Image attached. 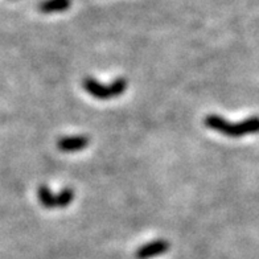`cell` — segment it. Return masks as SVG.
Returning <instances> with one entry per match:
<instances>
[{"label": "cell", "mask_w": 259, "mask_h": 259, "mask_svg": "<svg viewBox=\"0 0 259 259\" xmlns=\"http://www.w3.org/2000/svg\"><path fill=\"white\" fill-rule=\"evenodd\" d=\"M204 124L208 128L229 138H242L246 135L259 134V116H250L238 123H230L228 119L215 114L205 116Z\"/></svg>", "instance_id": "6da1fadb"}, {"label": "cell", "mask_w": 259, "mask_h": 259, "mask_svg": "<svg viewBox=\"0 0 259 259\" xmlns=\"http://www.w3.org/2000/svg\"><path fill=\"white\" fill-rule=\"evenodd\" d=\"M128 82L123 77L116 78L110 85H102L101 82L94 79L93 77H86L82 81V86L86 93H89L90 96L94 97L101 101H107V99L115 98V97L122 96L123 93L126 92Z\"/></svg>", "instance_id": "7a4b0ae2"}, {"label": "cell", "mask_w": 259, "mask_h": 259, "mask_svg": "<svg viewBox=\"0 0 259 259\" xmlns=\"http://www.w3.org/2000/svg\"><path fill=\"white\" fill-rule=\"evenodd\" d=\"M170 245L165 239H156L152 242L144 243L135 251V258L137 259H151L155 256L163 255L169 250Z\"/></svg>", "instance_id": "3957f363"}, {"label": "cell", "mask_w": 259, "mask_h": 259, "mask_svg": "<svg viewBox=\"0 0 259 259\" xmlns=\"http://www.w3.org/2000/svg\"><path fill=\"white\" fill-rule=\"evenodd\" d=\"M90 139L85 135L64 137L57 140V148L62 152H77L89 147Z\"/></svg>", "instance_id": "277c9868"}, {"label": "cell", "mask_w": 259, "mask_h": 259, "mask_svg": "<svg viewBox=\"0 0 259 259\" xmlns=\"http://www.w3.org/2000/svg\"><path fill=\"white\" fill-rule=\"evenodd\" d=\"M72 6V0H44L38 4V11L41 14H56L65 12Z\"/></svg>", "instance_id": "5b68a950"}, {"label": "cell", "mask_w": 259, "mask_h": 259, "mask_svg": "<svg viewBox=\"0 0 259 259\" xmlns=\"http://www.w3.org/2000/svg\"><path fill=\"white\" fill-rule=\"evenodd\" d=\"M74 200V191L72 188H64L57 194H53V209L68 208Z\"/></svg>", "instance_id": "8992f818"}, {"label": "cell", "mask_w": 259, "mask_h": 259, "mask_svg": "<svg viewBox=\"0 0 259 259\" xmlns=\"http://www.w3.org/2000/svg\"><path fill=\"white\" fill-rule=\"evenodd\" d=\"M53 194L47 185H40L37 189V198L45 209H53Z\"/></svg>", "instance_id": "52a82bcc"}]
</instances>
